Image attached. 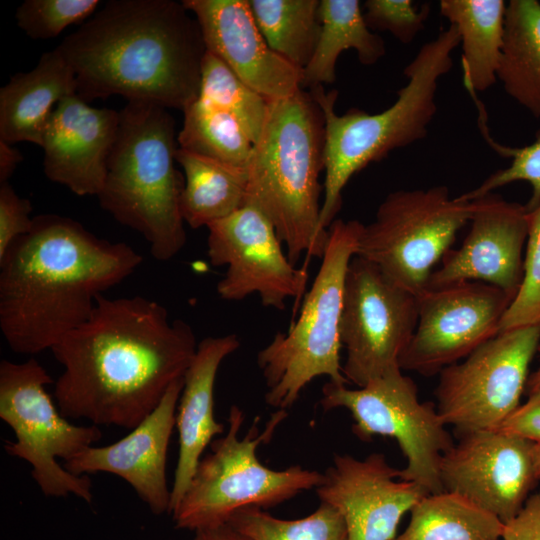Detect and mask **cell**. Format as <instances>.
I'll return each instance as SVG.
<instances>
[{
	"label": "cell",
	"mask_w": 540,
	"mask_h": 540,
	"mask_svg": "<svg viewBox=\"0 0 540 540\" xmlns=\"http://www.w3.org/2000/svg\"><path fill=\"white\" fill-rule=\"evenodd\" d=\"M197 346L192 327L157 301L99 295L90 317L51 349L64 368L57 407L66 418L131 430L184 377Z\"/></svg>",
	"instance_id": "1"
},
{
	"label": "cell",
	"mask_w": 540,
	"mask_h": 540,
	"mask_svg": "<svg viewBox=\"0 0 540 540\" xmlns=\"http://www.w3.org/2000/svg\"><path fill=\"white\" fill-rule=\"evenodd\" d=\"M143 257L57 214L33 218L0 258V329L10 349H52L91 315L99 295L130 276Z\"/></svg>",
	"instance_id": "2"
},
{
	"label": "cell",
	"mask_w": 540,
	"mask_h": 540,
	"mask_svg": "<svg viewBox=\"0 0 540 540\" xmlns=\"http://www.w3.org/2000/svg\"><path fill=\"white\" fill-rule=\"evenodd\" d=\"M85 102L121 95L184 110L197 97L207 52L181 2L109 0L56 47Z\"/></svg>",
	"instance_id": "3"
},
{
	"label": "cell",
	"mask_w": 540,
	"mask_h": 540,
	"mask_svg": "<svg viewBox=\"0 0 540 540\" xmlns=\"http://www.w3.org/2000/svg\"><path fill=\"white\" fill-rule=\"evenodd\" d=\"M324 135L323 114L310 92L269 101L247 165L245 204L271 221L295 265L302 255L322 258L328 241L320 223Z\"/></svg>",
	"instance_id": "4"
},
{
	"label": "cell",
	"mask_w": 540,
	"mask_h": 540,
	"mask_svg": "<svg viewBox=\"0 0 540 540\" xmlns=\"http://www.w3.org/2000/svg\"><path fill=\"white\" fill-rule=\"evenodd\" d=\"M119 116L97 198L117 222L144 237L156 260L168 261L186 243L174 118L168 109L143 101H127Z\"/></svg>",
	"instance_id": "5"
},
{
	"label": "cell",
	"mask_w": 540,
	"mask_h": 540,
	"mask_svg": "<svg viewBox=\"0 0 540 540\" xmlns=\"http://www.w3.org/2000/svg\"><path fill=\"white\" fill-rule=\"evenodd\" d=\"M460 44L454 25L425 43L405 67L408 82L397 92L396 101L380 113L350 109L335 111L337 91L323 86L310 90L324 118V200L320 223L324 229L335 220L342 206V191L353 175L391 151L406 147L427 135L437 106L438 80L453 65L452 51Z\"/></svg>",
	"instance_id": "6"
},
{
	"label": "cell",
	"mask_w": 540,
	"mask_h": 540,
	"mask_svg": "<svg viewBox=\"0 0 540 540\" xmlns=\"http://www.w3.org/2000/svg\"><path fill=\"white\" fill-rule=\"evenodd\" d=\"M363 224L335 219L321 265L305 295L298 319L287 332H278L257 355L265 379V401L287 410L314 378L328 376L348 384L340 360V322L348 266L356 256Z\"/></svg>",
	"instance_id": "7"
},
{
	"label": "cell",
	"mask_w": 540,
	"mask_h": 540,
	"mask_svg": "<svg viewBox=\"0 0 540 540\" xmlns=\"http://www.w3.org/2000/svg\"><path fill=\"white\" fill-rule=\"evenodd\" d=\"M286 416L285 410H277L262 431L254 421L240 438L244 415L238 406L230 408L226 434L211 442L210 453L201 458L171 513L176 528L195 532L217 527L241 509L274 507L319 486L323 474L316 470L300 465L273 470L257 457L258 446L269 443Z\"/></svg>",
	"instance_id": "8"
},
{
	"label": "cell",
	"mask_w": 540,
	"mask_h": 540,
	"mask_svg": "<svg viewBox=\"0 0 540 540\" xmlns=\"http://www.w3.org/2000/svg\"><path fill=\"white\" fill-rule=\"evenodd\" d=\"M52 382L46 369L34 358L23 363H0V418L15 434L5 451L32 466L31 475L47 497L73 494L90 503L92 482L88 475H75L60 465L99 441L96 425H75L62 415L46 391Z\"/></svg>",
	"instance_id": "9"
},
{
	"label": "cell",
	"mask_w": 540,
	"mask_h": 540,
	"mask_svg": "<svg viewBox=\"0 0 540 540\" xmlns=\"http://www.w3.org/2000/svg\"><path fill=\"white\" fill-rule=\"evenodd\" d=\"M475 207V201L452 197L441 185L394 191L379 205L374 220L363 224L356 256L418 296Z\"/></svg>",
	"instance_id": "10"
},
{
	"label": "cell",
	"mask_w": 540,
	"mask_h": 540,
	"mask_svg": "<svg viewBox=\"0 0 540 540\" xmlns=\"http://www.w3.org/2000/svg\"><path fill=\"white\" fill-rule=\"evenodd\" d=\"M320 404L325 411L347 409L354 420L352 432L362 441L377 435L395 439L406 459L399 479L418 484L428 494L444 491L440 463L454 442L435 403L421 402L415 382L402 370L357 389L328 381Z\"/></svg>",
	"instance_id": "11"
},
{
	"label": "cell",
	"mask_w": 540,
	"mask_h": 540,
	"mask_svg": "<svg viewBox=\"0 0 540 540\" xmlns=\"http://www.w3.org/2000/svg\"><path fill=\"white\" fill-rule=\"evenodd\" d=\"M539 345L540 326L505 330L442 369L434 392L442 421L459 434L497 429L520 405Z\"/></svg>",
	"instance_id": "12"
},
{
	"label": "cell",
	"mask_w": 540,
	"mask_h": 540,
	"mask_svg": "<svg viewBox=\"0 0 540 540\" xmlns=\"http://www.w3.org/2000/svg\"><path fill=\"white\" fill-rule=\"evenodd\" d=\"M417 321V296L375 264L354 256L346 273L340 322L346 352L342 373L347 382L363 387L401 370L399 358Z\"/></svg>",
	"instance_id": "13"
},
{
	"label": "cell",
	"mask_w": 540,
	"mask_h": 540,
	"mask_svg": "<svg viewBox=\"0 0 540 540\" xmlns=\"http://www.w3.org/2000/svg\"><path fill=\"white\" fill-rule=\"evenodd\" d=\"M207 228L210 263L227 267L216 287L220 298L241 301L257 294L265 307L277 310L288 299L301 298L308 271L289 260L273 224L258 208L244 204Z\"/></svg>",
	"instance_id": "14"
},
{
	"label": "cell",
	"mask_w": 540,
	"mask_h": 540,
	"mask_svg": "<svg viewBox=\"0 0 540 540\" xmlns=\"http://www.w3.org/2000/svg\"><path fill=\"white\" fill-rule=\"evenodd\" d=\"M417 298V326L399 366L424 376L439 373L500 333V322L513 300L479 281L428 288Z\"/></svg>",
	"instance_id": "15"
},
{
	"label": "cell",
	"mask_w": 540,
	"mask_h": 540,
	"mask_svg": "<svg viewBox=\"0 0 540 540\" xmlns=\"http://www.w3.org/2000/svg\"><path fill=\"white\" fill-rule=\"evenodd\" d=\"M442 456L440 479L444 491L460 494L508 522L522 509L539 481L534 444L499 430L459 434Z\"/></svg>",
	"instance_id": "16"
},
{
	"label": "cell",
	"mask_w": 540,
	"mask_h": 540,
	"mask_svg": "<svg viewBox=\"0 0 540 540\" xmlns=\"http://www.w3.org/2000/svg\"><path fill=\"white\" fill-rule=\"evenodd\" d=\"M399 471L383 453L362 460L335 454L315 490L343 517L348 540H394L403 515L429 495L414 482L395 480Z\"/></svg>",
	"instance_id": "17"
},
{
	"label": "cell",
	"mask_w": 540,
	"mask_h": 540,
	"mask_svg": "<svg viewBox=\"0 0 540 540\" xmlns=\"http://www.w3.org/2000/svg\"><path fill=\"white\" fill-rule=\"evenodd\" d=\"M475 201L470 230L461 246L450 249L428 288L466 281L493 285L513 299L524 275L523 249L528 237V210L495 193Z\"/></svg>",
	"instance_id": "18"
},
{
	"label": "cell",
	"mask_w": 540,
	"mask_h": 540,
	"mask_svg": "<svg viewBox=\"0 0 540 540\" xmlns=\"http://www.w3.org/2000/svg\"><path fill=\"white\" fill-rule=\"evenodd\" d=\"M196 18L207 51L268 101L302 89L303 70L274 52L253 17L248 0H183Z\"/></svg>",
	"instance_id": "19"
},
{
	"label": "cell",
	"mask_w": 540,
	"mask_h": 540,
	"mask_svg": "<svg viewBox=\"0 0 540 540\" xmlns=\"http://www.w3.org/2000/svg\"><path fill=\"white\" fill-rule=\"evenodd\" d=\"M183 385L184 377L174 381L157 407L125 437L106 446L87 447L65 461L64 468L75 475H117L135 490L152 513H170L167 453Z\"/></svg>",
	"instance_id": "20"
},
{
	"label": "cell",
	"mask_w": 540,
	"mask_h": 540,
	"mask_svg": "<svg viewBox=\"0 0 540 540\" xmlns=\"http://www.w3.org/2000/svg\"><path fill=\"white\" fill-rule=\"evenodd\" d=\"M119 118V112L92 107L76 94L61 100L47 122L41 145L47 178L76 195L97 196Z\"/></svg>",
	"instance_id": "21"
},
{
	"label": "cell",
	"mask_w": 540,
	"mask_h": 540,
	"mask_svg": "<svg viewBox=\"0 0 540 540\" xmlns=\"http://www.w3.org/2000/svg\"><path fill=\"white\" fill-rule=\"evenodd\" d=\"M239 347L236 334L201 340L184 375L176 413L179 451L169 514L187 491L205 448L225 430L214 416L215 380L222 361Z\"/></svg>",
	"instance_id": "22"
},
{
	"label": "cell",
	"mask_w": 540,
	"mask_h": 540,
	"mask_svg": "<svg viewBox=\"0 0 540 540\" xmlns=\"http://www.w3.org/2000/svg\"><path fill=\"white\" fill-rule=\"evenodd\" d=\"M74 94L75 74L62 53L57 48L43 53L32 70L14 74L0 89V141L41 147L57 104Z\"/></svg>",
	"instance_id": "23"
},
{
	"label": "cell",
	"mask_w": 540,
	"mask_h": 540,
	"mask_svg": "<svg viewBox=\"0 0 540 540\" xmlns=\"http://www.w3.org/2000/svg\"><path fill=\"white\" fill-rule=\"evenodd\" d=\"M440 13L460 35L463 82L470 94L497 81L507 4L502 0H441Z\"/></svg>",
	"instance_id": "24"
},
{
	"label": "cell",
	"mask_w": 540,
	"mask_h": 540,
	"mask_svg": "<svg viewBox=\"0 0 540 540\" xmlns=\"http://www.w3.org/2000/svg\"><path fill=\"white\" fill-rule=\"evenodd\" d=\"M321 30L314 53L303 69V88L332 84L336 63L347 49L357 53L363 65H373L386 52L384 40L369 29L358 0H320Z\"/></svg>",
	"instance_id": "25"
},
{
	"label": "cell",
	"mask_w": 540,
	"mask_h": 540,
	"mask_svg": "<svg viewBox=\"0 0 540 540\" xmlns=\"http://www.w3.org/2000/svg\"><path fill=\"white\" fill-rule=\"evenodd\" d=\"M176 161L184 173L181 214L192 229L224 219L245 204L247 167L236 166L182 148Z\"/></svg>",
	"instance_id": "26"
},
{
	"label": "cell",
	"mask_w": 540,
	"mask_h": 540,
	"mask_svg": "<svg viewBox=\"0 0 540 540\" xmlns=\"http://www.w3.org/2000/svg\"><path fill=\"white\" fill-rule=\"evenodd\" d=\"M497 80L505 92L540 118V2L507 4Z\"/></svg>",
	"instance_id": "27"
},
{
	"label": "cell",
	"mask_w": 540,
	"mask_h": 540,
	"mask_svg": "<svg viewBox=\"0 0 540 540\" xmlns=\"http://www.w3.org/2000/svg\"><path fill=\"white\" fill-rule=\"evenodd\" d=\"M410 512L394 540H499L504 527L494 514L449 491L426 495Z\"/></svg>",
	"instance_id": "28"
},
{
	"label": "cell",
	"mask_w": 540,
	"mask_h": 540,
	"mask_svg": "<svg viewBox=\"0 0 540 540\" xmlns=\"http://www.w3.org/2000/svg\"><path fill=\"white\" fill-rule=\"evenodd\" d=\"M269 47L299 69L310 61L321 30L320 0H248Z\"/></svg>",
	"instance_id": "29"
},
{
	"label": "cell",
	"mask_w": 540,
	"mask_h": 540,
	"mask_svg": "<svg viewBox=\"0 0 540 540\" xmlns=\"http://www.w3.org/2000/svg\"><path fill=\"white\" fill-rule=\"evenodd\" d=\"M183 113V125L177 135L179 148L247 167L253 142L230 112L196 98Z\"/></svg>",
	"instance_id": "30"
},
{
	"label": "cell",
	"mask_w": 540,
	"mask_h": 540,
	"mask_svg": "<svg viewBox=\"0 0 540 540\" xmlns=\"http://www.w3.org/2000/svg\"><path fill=\"white\" fill-rule=\"evenodd\" d=\"M228 524L251 540H348L343 517L323 502L310 515L293 520L277 518L261 508H244Z\"/></svg>",
	"instance_id": "31"
},
{
	"label": "cell",
	"mask_w": 540,
	"mask_h": 540,
	"mask_svg": "<svg viewBox=\"0 0 540 540\" xmlns=\"http://www.w3.org/2000/svg\"><path fill=\"white\" fill-rule=\"evenodd\" d=\"M230 112L253 144L258 140L269 101L246 85L220 58L207 51L202 62L197 97Z\"/></svg>",
	"instance_id": "32"
},
{
	"label": "cell",
	"mask_w": 540,
	"mask_h": 540,
	"mask_svg": "<svg viewBox=\"0 0 540 540\" xmlns=\"http://www.w3.org/2000/svg\"><path fill=\"white\" fill-rule=\"evenodd\" d=\"M481 132L489 145L502 157L510 158L511 164L488 176L478 187L459 195L460 198L473 201L495 189L516 182L525 181L532 187V194L525 205L528 211L540 205V131L530 145L524 147H508L496 142L490 135L487 119H479Z\"/></svg>",
	"instance_id": "33"
},
{
	"label": "cell",
	"mask_w": 540,
	"mask_h": 540,
	"mask_svg": "<svg viewBox=\"0 0 540 540\" xmlns=\"http://www.w3.org/2000/svg\"><path fill=\"white\" fill-rule=\"evenodd\" d=\"M99 0H26L16 10L20 29L32 39H50L83 24L102 5Z\"/></svg>",
	"instance_id": "34"
},
{
	"label": "cell",
	"mask_w": 540,
	"mask_h": 540,
	"mask_svg": "<svg viewBox=\"0 0 540 540\" xmlns=\"http://www.w3.org/2000/svg\"><path fill=\"white\" fill-rule=\"evenodd\" d=\"M525 326H540V205L528 211L523 280L500 322V332Z\"/></svg>",
	"instance_id": "35"
},
{
	"label": "cell",
	"mask_w": 540,
	"mask_h": 540,
	"mask_svg": "<svg viewBox=\"0 0 540 540\" xmlns=\"http://www.w3.org/2000/svg\"><path fill=\"white\" fill-rule=\"evenodd\" d=\"M362 9L370 30L389 32L403 44L424 29L430 13L429 4L417 7L411 0H367Z\"/></svg>",
	"instance_id": "36"
},
{
	"label": "cell",
	"mask_w": 540,
	"mask_h": 540,
	"mask_svg": "<svg viewBox=\"0 0 540 540\" xmlns=\"http://www.w3.org/2000/svg\"><path fill=\"white\" fill-rule=\"evenodd\" d=\"M28 199L20 197L8 182L0 183V258L20 236L33 226Z\"/></svg>",
	"instance_id": "37"
},
{
	"label": "cell",
	"mask_w": 540,
	"mask_h": 540,
	"mask_svg": "<svg viewBox=\"0 0 540 540\" xmlns=\"http://www.w3.org/2000/svg\"><path fill=\"white\" fill-rule=\"evenodd\" d=\"M495 430L540 444V393L529 396Z\"/></svg>",
	"instance_id": "38"
},
{
	"label": "cell",
	"mask_w": 540,
	"mask_h": 540,
	"mask_svg": "<svg viewBox=\"0 0 540 540\" xmlns=\"http://www.w3.org/2000/svg\"><path fill=\"white\" fill-rule=\"evenodd\" d=\"M503 540H540V491L531 494L522 509L504 523Z\"/></svg>",
	"instance_id": "39"
},
{
	"label": "cell",
	"mask_w": 540,
	"mask_h": 540,
	"mask_svg": "<svg viewBox=\"0 0 540 540\" xmlns=\"http://www.w3.org/2000/svg\"><path fill=\"white\" fill-rule=\"evenodd\" d=\"M192 540H251L230 524L195 531Z\"/></svg>",
	"instance_id": "40"
},
{
	"label": "cell",
	"mask_w": 540,
	"mask_h": 540,
	"mask_svg": "<svg viewBox=\"0 0 540 540\" xmlns=\"http://www.w3.org/2000/svg\"><path fill=\"white\" fill-rule=\"evenodd\" d=\"M21 160L18 150L11 144L0 141V183L7 182Z\"/></svg>",
	"instance_id": "41"
},
{
	"label": "cell",
	"mask_w": 540,
	"mask_h": 540,
	"mask_svg": "<svg viewBox=\"0 0 540 540\" xmlns=\"http://www.w3.org/2000/svg\"><path fill=\"white\" fill-rule=\"evenodd\" d=\"M538 351H540V345ZM525 393L528 397L540 393V367L529 375L525 387Z\"/></svg>",
	"instance_id": "42"
},
{
	"label": "cell",
	"mask_w": 540,
	"mask_h": 540,
	"mask_svg": "<svg viewBox=\"0 0 540 540\" xmlns=\"http://www.w3.org/2000/svg\"><path fill=\"white\" fill-rule=\"evenodd\" d=\"M534 465L536 477L540 480V444H534Z\"/></svg>",
	"instance_id": "43"
}]
</instances>
